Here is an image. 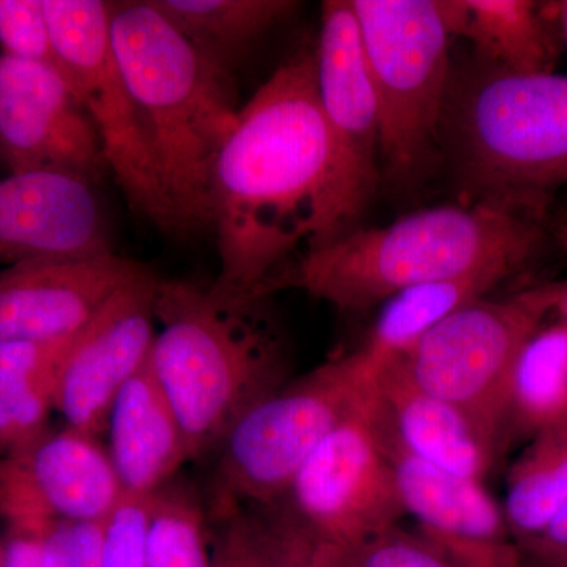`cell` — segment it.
I'll return each instance as SVG.
<instances>
[{
	"mask_svg": "<svg viewBox=\"0 0 567 567\" xmlns=\"http://www.w3.org/2000/svg\"><path fill=\"white\" fill-rule=\"evenodd\" d=\"M330 141L320 103L316 47L298 48L238 111L212 185L219 271L212 286L265 297L322 221Z\"/></svg>",
	"mask_w": 567,
	"mask_h": 567,
	"instance_id": "6da1fadb",
	"label": "cell"
},
{
	"mask_svg": "<svg viewBox=\"0 0 567 567\" xmlns=\"http://www.w3.org/2000/svg\"><path fill=\"white\" fill-rule=\"evenodd\" d=\"M544 203L492 197L410 213L301 254L265 287L298 289L342 311H364L394 295L480 274L513 276L544 240Z\"/></svg>",
	"mask_w": 567,
	"mask_h": 567,
	"instance_id": "7a4b0ae2",
	"label": "cell"
},
{
	"mask_svg": "<svg viewBox=\"0 0 567 567\" xmlns=\"http://www.w3.org/2000/svg\"><path fill=\"white\" fill-rule=\"evenodd\" d=\"M265 300L158 279L163 328L151 360L192 458L219 447L249 406L289 382V349Z\"/></svg>",
	"mask_w": 567,
	"mask_h": 567,
	"instance_id": "3957f363",
	"label": "cell"
},
{
	"mask_svg": "<svg viewBox=\"0 0 567 567\" xmlns=\"http://www.w3.org/2000/svg\"><path fill=\"white\" fill-rule=\"evenodd\" d=\"M110 35L177 234L210 229L216 159L240 111L233 73L204 58L151 0L111 3Z\"/></svg>",
	"mask_w": 567,
	"mask_h": 567,
	"instance_id": "277c9868",
	"label": "cell"
},
{
	"mask_svg": "<svg viewBox=\"0 0 567 567\" xmlns=\"http://www.w3.org/2000/svg\"><path fill=\"white\" fill-rule=\"evenodd\" d=\"M440 155L457 203L492 197L546 203L567 183V74H511L484 66L447 89Z\"/></svg>",
	"mask_w": 567,
	"mask_h": 567,
	"instance_id": "5b68a950",
	"label": "cell"
},
{
	"mask_svg": "<svg viewBox=\"0 0 567 567\" xmlns=\"http://www.w3.org/2000/svg\"><path fill=\"white\" fill-rule=\"evenodd\" d=\"M379 104L380 169L415 185L440 155L451 70L440 0H350Z\"/></svg>",
	"mask_w": 567,
	"mask_h": 567,
	"instance_id": "8992f818",
	"label": "cell"
},
{
	"mask_svg": "<svg viewBox=\"0 0 567 567\" xmlns=\"http://www.w3.org/2000/svg\"><path fill=\"white\" fill-rule=\"evenodd\" d=\"M372 383L352 353L342 354L249 406L218 447L216 516L286 498L301 466Z\"/></svg>",
	"mask_w": 567,
	"mask_h": 567,
	"instance_id": "52a82bcc",
	"label": "cell"
},
{
	"mask_svg": "<svg viewBox=\"0 0 567 567\" xmlns=\"http://www.w3.org/2000/svg\"><path fill=\"white\" fill-rule=\"evenodd\" d=\"M565 287L540 284L462 306L431 328L401 358L402 364L417 385L458 406L499 447L518 353L557 311Z\"/></svg>",
	"mask_w": 567,
	"mask_h": 567,
	"instance_id": "ba28073f",
	"label": "cell"
},
{
	"mask_svg": "<svg viewBox=\"0 0 567 567\" xmlns=\"http://www.w3.org/2000/svg\"><path fill=\"white\" fill-rule=\"evenodd\" d=\"M43 9L63 76L87 111L130 207L156 229L177 234L141 112L112 50L111 2L43 0Z\"/></svg>",
	"mask_w": 567,
	"mask_h": 567,
	"instance_id": "9c48e42d",
	"label": "cell"
},
{
	"mask_svg": "<svg viewBox=\"0 0 567 567\" xmlns=\"http://www.w3.org/2000/svg\"><path fill=\"white\" fill-rule=\"evenodd\" d=\"M316 55L330 169L322 221L311 249L358 229L382 177L379 104L350 0L322 3Z\"/></svg>",
	"mask_w": 567,
	"mask_h": 567,
	"instance_id": "30bf717a",
	"label": "cell"
},
{
	"mask_svg": "<svg viewBox=\"0 0 567 567\" xmlns=\"http://www.w3.org/2000/svg\"><path fill=\"white\" fill-rule=\"evenodd\" d=\"M286 499L316 535L344 554L406 516L377 421L374 383L305 462Z\"/></svg>",
	"mask_w": 567,
	"mask_h": 567,
	"instance_id": "8fae6325",
	"label": "cell"
},
{
	"mask_svg": "<svg viewBox=\"0 0 567 567\" xmlns=\"http://www.w3.org/2000/svg\"><path fill=\"white\" fill-rule=\"evenodd\" d=\"M0 159L10 174L61 173L93 183L107 171L99 133L59 71L0 52Z\"/></svg>",
	"mask_w": 567,
	"mask_h": 567,
	"instance_id": "7c38bea8",
	"label": "cell"
},
{
	"mask_svg": "<svg viewBox=\"0 0 567 567\" xmlns=\"http://www.w3.org/2000/svg\"><path fill=\"white\" fill-rule=\"evenodd\" d=\"M158 279L145 268L71 339L59 369L54 404L69 427L99 434L122 388L147 363L156 338Z\"/></svg>",
	"mask_w": 567,
	"mask_h": 567,
	"instance_id": "4fadbf2b",
	"label": "cell"
},
{
	"mask_svg": "<svg viewBox=\"0 0 567 567\" xmlns=\"http://www.w3.org/2000/svg\"><path fill=\"white\" fill-rule=\"evenodd\" d=\"M145 268L115 252L9 265L0 271V344L73 338Z\"/></svg>",
	"mask_w": 567,
	"mask_h": 567,
	"instance_id": "5bb4252c",
	"label": "cell"
},
{
	"mask_svg": "<svg viewBox=\"0 0 567 567\" xmlns=\"http://www.w3.org/2000/svg\"><path fill=\"white\" fill-rule=\"evenodd\" d=\"M107 252L110 227L93 183L47 171L0 178V264Z\"/></svg>",
	"mask_w": 567,
	"mask_h": 567,
	"instance_id": "9a60e30c",
	"label": "cell"
},
{
	"mask_svg": "<svg viewBox=\"0 0 567 567\" xmlns=\"http://www.w3.org/2000/svg\"><path fill=\"white\" fill-rule=\"evenodd\" d=\"M383 435V434H382ZM406 516L453 567H524L503 507L483 481L465 480L416 461L383 436Z\"/></svg>",
	"mask_w": 567,
	"mask_h": 567,
	"instance_id": "2e32d148",
	"label": "cell"
},
{
	"mask_svg": "<svg viewBox=\"0 0 567 567\" xmlns=\"http://www.w3.org/2000/svg\"><path fill=\"white\" fill-rule=\"evenodd\" d=\"M374 395L388 443L447 475L473 481L487 475L498 447L458 406L417 385L401 360L375 377Z\"/></svg>",
	"mask_w": 567,
	"mask_h": 567,
	"instance_id": "e0dca14e",
	"label": "cell"
},
{
	"mask_svg": "<svg viewBox=\"0 0 567 567\" xmlns=\"http://www.w3.org/2000/svg\"><path fill=\"white\" fill-rule=\"evenodd\" d=\"M7 464L58 520L107 522L125 496L110 453L95 436L69 425L55 434L48 432L22 456L7 458Z\"/></svg>",
	"mask_w": 567,
	"mask_h": 567,
	"instance_id": "ac0fdd59",
	"label": "cell"
},
{
	"mask_svg": "<svg viewBox=\"0 0 567 567\" xmlns=\"http://www.w3.org/2000/svg\"><path fill=\"white\" fill-rule=\"evenodd\" d=\"M107 424L110 457L125 496L151 499L192 458L151 358L115 398Z\"/></svg>",
	"mask_w": 567,
	"mask_h": 567,
	"instance_id": "d6986e66",
	"label": "cell"
},
{
	"mask_svg": "<svg viewBox=\"0 0 567 567\" xmlns=\"http://www.w3.org/2000/svg\"><path fill=\"white\" fill-rule=\"evenodd\" d=\"M451 37L472 41L484 66L511 74L555 73L558 44L532 0H440Z\"/></svg>",
	"mask_w": 567,
	"mask_h": 567,
	"instance_id": "ffe728a7",
	"label": "cell"
},
{
	"mask_svg": "<svg viewBox=\"0 0 567 567\" xmlns=\"http://www.w3.org/2000/svg\"><path fill=\"white\" fill-rule=\"evenodd\" d=\"M509 276L480 274L454 281L427 284L394 295L383 303L374 327L360 349L352 352L358 365L371 380L393 364L420 341L431 328L462 306L486 297Z\"/></svg>",
	"mask_w": 567,
	"mask_h": 567,
	"instance_id": "44dd1931",
	"label": "cell"
},
{
	"mask_svg": "<svg viewBox=\"0 0 567 567\" xmlns=\"http://www.w3.org/2000/svg\"><path fill=\"white\" fill-rule=\"evenodd\" d=\"M204 58L233 73L268 32L289 21L292 0H151Z\"/></svg>",
	"mask_w": 567,
	"mask_h": 567,
	"instance_id": "7402d4cb",
	"label": "cell"
},
{
	"mask_svg": "<svg viewBox=\"0 0 567 567\" xmlns=\"http://www.w3.org/2000/svg\"><path fill=\"white\" fill-rule=\"evenodd\" d=\"M73 338L0 344V447L9 458L22 456L48 434L59 369Z\"/></svg>",
	"mask_w": 567,
	"mask_h": 567,
	"instance_id": "603a6c76",
	"label": "cell"
},
{
	"mask_svg": "<svg viewBox=\"0 0 567 567\" xmlns=\"http://www.w3.org/2000/svg\"><path fill=\"white\" fill-rule=\"evenodd\" d=\"M567 420V322L539 328L522 347L507 394L506 423L536 436Z\"/></svg>",
	"mask_w": 567,
	"mask_h": 567,
	"instance_id": "cb8c5ba5",
	"label": "cell"
},
{
	"mask_svg": "<svg viewBox=\"0 0 567 567\" xmlns=\"http://www.w3.org/2000/svg\"><path fill=\"white\" fill-rule=\"evenodd\" d=\"M567 506V420L533 436L506 483L503 513L518 546L540 535Z\"/></svg>",
	"mask_w": 567,
	"mask_h": 567,
	"instance_id": "d4e9b609",
	"label": "cell"
},
{
	"mask_svg": "<svg viewBox=\"0 0 567 567\" xmlns=\"http://www.w3.org/2000/svg\"><path fill=\"white\" fill-rule=\"evenodd\" d=\"M203 509L186 488L164 486L148 506L147 567H213Z\"/></svg>",
	"mask_w": 567,
	"mask_h": 567,
	"instance_id": "484cf974",
	"label": "cell"
},
{
	"mask_svg": "<svg viewBox=\"0 0 567 567\" xmlns=\"http://www.w3.org/2000/svg\"><path fill=\"white\" fill-rule=\"evenodd\" d=\"M246 509L274 567H347L344 551L316 535L286 498Z\"/></svg>",
	"mask_w": 567,
	"mask_h": 567,
	"instance_id": "4316f807",
	"label": "cell"
},
{
	"mask_svg": "<svg viewBox=\"0 0 567 567\" xmlns=\"http://www.w3.org/2000/svg\"><path fill=\"white\" fill-rule=\"evenodd\" d=\"M0 52L50 66L63 76L43 0H0Z\"/></svg>",
	"mask_w": 567,
	"mask_h": 567,
	"instance_id": "83f0119b",
	"label": "cell"
},
{
	"mask_svg": "<svg viewBox=\"0 0 567 567\" xmlns=\"http://www.w3.org/2000/svg\"><path fill=\"white\" fill-rule=\"evenodd\" d=\"M347 567H453L420 532L393 527L346 554Z\"/></svg>",
	"mask_w": 567,
	"mask_h": 567,
	"instance_id": "f1b7e54d",
	"label": "cell"
},
{
	"mask_svg": "<svg viewBox=\"0 0 567 567\" xmlns=\"http://www.w3.org/2000/svg\"><path fill=\"white\" fill-rule=\"evenodd\" d=\"M106 524L54 518L43 535L47 567H104Z\"/></svg>",
	"mask_w": 567,
	"mask_h": 567,
	"instance_id": "f546056e",
	"label": "cell"
},
{
	"mask_svg": "<svg viewBox=\"0 0 567 567\" xmlns=\"http://www.w3.org/2000/svg\"><path fill=\"white\" fill-rule=\"evenodd\" d=\"M216 518L219 527L212 546L213 567H274L246 507H233Z\"/></svg>",
	"mask_w": 567,
	"mask_h": 567,
	"instance_id": "4dcf8cb0",
	"label": "cell"
},
{
	"mask_svg": "<svg viewBox=\"0 0 567 567\" xmlns=\"http://www.w3.org/2000/svg\"><path fill=\"white\" fill-rule=\"evenodd\" d=\"M151 499L123 496L106 524L104 567L145 566Z\"/></svg>",
	"mask_w": 567,
	"mask_h": 567,
	"instance_id": "1f68e13d",
	"label": "cell"
},
{
	"mask_svg": "<svg viewBox=\"0 0 567 567\" xmlns=\"http://www.w3.org/2000/svg\"><path fill=\"white\" fill-rule=\"evenodd\" d=\"M54 518L10 520L11 533L3 546V567H47L43 535Z\"/></svg>",
	"mask_w": 567,
	"mask_h": 567,
	"instance_id": "d6a6232c",
	"label": "cell"
},
{
	"mask_svg": "<svg viewBox=\"0 0 567 567\" xmlns=\"http://www.w3.org/2000/svg\"><path fill=\"white\" fill-rule=\"evenodd\" d=\"M518 547L524 567H567V506L540 535Z\"/></svg>",
	"mask_w": 567,
	"mask_h": 567,
	"instance_id": "836d02e7",
	"label": "cell"
},
{
	"mask_svg": "<svg viewBox=\"0 0 567 567\" xmlns=\"http://www.w3.org/2000/svg\"><path fill=\"white\" fill-rule=\"evenodd\" d=\"M559 29H561L563 41L567 48V0L557 3Z\"/></svg>",
	"mask_w": 567,
	"mask_h": 567,
	"instance_id": "e575fe53",
	"label": "cell"
},
{
	"mask_svg": "<svg viewBox=\"0 0 567 567\" xmlns=\"http://www.w3.org/2000/svg\"><path fill=\"white\" fill-rule=\"evenodd\" d=\"M557 311L561 312L565 316V322H567V282L565 287V292L561 295V300H559Z\"/></svg>",
	"mask_w": 567,
	"mask_h": 567,
	"instance_id": "d590c367",
	"label": "cell"
},
{
	"mask_svg": "<svg viewBox=\"0 0 567 567\" xmlns=\"http://www.w3.org/2000/svg\"><path fill=\"white\" fill-rule=\"evenodd\" d=\"M561 240H563V245H565V248L567 249V224L565 227H563Z\"/></svg>",
	"mask_w": 567,
	"mask_h": 567,
	"instance_id": "8d00e7d4",
	"label": "cell"
},
{
	"mask_svg": "<svg viewBox=\"0 0 567 567\" xmlns=\"http://www.w3.org/2000/svg\"><path fill=\"white\" fill-rule=\"evenodd\" d=\"M0 567H3V546L0 544Z\"/></svg>",
	"mask_w": 567,
	"mask_h": 567,
	"instance_id": "74e56055",
	"label": "cell"
}]
</instances>
